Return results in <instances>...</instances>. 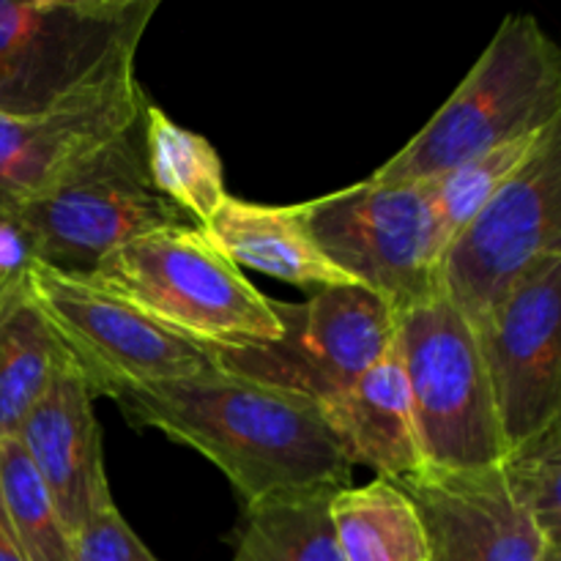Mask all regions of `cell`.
Masks as SVG:
<instances>
[{
  "label": "cell",
  "mask_w": 561,
  "mask_h": 561,
  "mask_svg": "<svg viewBox=\"0 0 561 561\" xmlns=\"http://www.w3.org/2000/svg\"><path fill=\"white\" fill-rule=\"evenodd\" d=\"M93 403L96 394L66 356L47 394L16 433L71 535L93 515L115 507Z\"/></svg>",
  "instance_id": "cell-14"
},
{
  "label": "cell",
  "mask_w": 561,
  "mask_h": 561,
  "mask_svg": "<svg viewBox=\"0 0 561 561\" xmlns=\"http://www.w3.org/2000/svg\"><path fill=\"white\" fill-rule=\"evenodd\" d=\"M75 561H159L135 535L118 507L93 515L75 531Z\"/></svg>",
  "instance_id": "cell-24"
},
{
  "label": "cell",
  "mask_w": 561,
  "mask_h": 561,
  "mask_svg": "<svg viewBox=\"0 0 561 561\" xmlns=\"http://www.w3.org/2000/svg\"><path fill=\"white\" fill-rule=\"evenodd\" d=\"M107 400L131 425L164 433L211 460L247 513L351 485L354 466L321 405L290 389L219 367L181 381L115 389Z\"/></svg>",
  "instance_id": "cell-1"
},
{
  "label": "cell",
  "mask_w": 561,
  "mask_h": 561,
  "mask_svg": "<svg viewBox=\"0 0 561 561\" xmlns=\"http://www.w3.org/2000/svg\"><path fill=\"white\" fill-rule=\"evenodd\" d=\"M140 126L153 190L181 208L195 228L203 230L217 208L228 201L225 168L217 148L197 131L175 124L153 102L142 110Z\"/></svg>",
  "instance_id": "cell-17"
},
{
  "label": "cell",
  "mask_w": 561,
  "mask_h": 561,
  "mask_svg": "<svg viewBox=\"0 0 561 561\" xmlns=\"http://www.w3.org/2000/svg\"><path fill=\"white\" fill-rule=\"evenodd\" d=\"M159 0H0V113L69 107L131 80Z\"/></svg>",
  "instance_id": "cell-3"
},
{
  "label": "cell",
  "mask_w": 561,
  "mask_h": 561,
  "mask_svg": "<svg viewBox=\"0 0 561 561\" xmlns=\"http://www.w3.org/2000/svg\"><path fill=\"white\" fill-rule=\"evenodd\" d=\"M403 365L422 458L431 469L474 471L507 455L477 329L444 294L398 312Z\"/></svg>",
  "instance_id": "cell-6"
},
{
  "label": "cell",
  "mask_w": 561,
  "mask_h": 561,
  "mask_svg": "<svg viewBox=\"0 0 561 561\" xmlns=\"http://www.w3.org/2000/svg\"><path fill=\"white\" fill-rule=\"evenodd\" d=\"M474 329L510 453L561 422V255L526 274Z\"/></svg>",
  "instance_id": "cell-11"
},
{
  "label": "cell",
  "mask_w": 561,
  "mask_h": 561,
  "mask_svg": "<svg viewBox=\"0 0 561 561\" xmlns=\"http://www.w3.org/2000/svg\"><path fill=\"white\" fill-rule=\"evenodd\" d=\"M0 561H25L22 551L16 548L14 537H11L9 526H5L3 513H0Z\"/></svg>",
  "instance_id": "cell-26"
},
{
  "label": "cell",
  "mask_w": 561,
  "mask_h": 561,
  "mask_svg": "<svg viewBox=\"0 0 561 561\" xmlns=\"http://www.w3.org/2000/svg\"><path fill=\"white\" fill-rule=\"evenodd\" d=\"M148 102L131 77L99 96L49 113H0V217H14L88 153L135 126Z\"/></svg>",
  "instance_id": "cell-13"
},
{
  "label": "cell",
  "mask_w": 561,
  "mask_h": 561,
  "mask_svg": "<svg viewBox=\"0 0 561 561\" xmlns=\"http://www.w3.org/2000/svg\"><path fill=\"white\" fill-rule=\"evenodd\" d=\"M64 362V348L25 296L0 327V442L16 438Z\"/></svg>",
  "instance_id": "cell-19"
},
{
  "label": "cell",
  "mask_w": 561,
  "mask_h": 561,
  "mask_svg": "<svg viewBox=\"0 0 561 561\" xmlns=\"http://www.w3.org/2000/svg\"><path fill=\"white\" fill-rule=\"evenodd\" d=\"M27 299L96 398L115 389L181 381L219 370V354L102 288L91 277L55 272L33 263Z\"/></svg>",
  "instance_id": "cell-7"
},
{
  "label": "cell",
  "mask_w": 561,
  "mask_h": 561,
  "mask_svg": "<svg viewBox=\"0 0 561 561\" xmlns=\"http://www.w3.org/2000/svg\"><path fill=\"white\" fill-rule=\"evenodd\" d=\"M329 520L345 561H427L420 510L398 482L376 477L343 488L329 504Z\"/></svg>",
  "instance_id": "cell-18"
},
{
  "label": "cell",
  "mask_w": 561,
  "mask_h": 561,
  "mask_svg": "<svg viewBox=\"0 0 561 561\" xmlns=\"http://www.w3.org/2000/svg\"><path fill=\"white\" fill-rule=\"evenodd\" d=\"M561 255V124L529 162L449 241L442 294L480 327L542 261Z\"/></svg>",
  "instance_id": "cell-9"
},
{
  "label": "cell",
  "mask_w": 561,
  "mask_h": 561,
  "mask_svg": "<svg viewBox=\"0 0 561 561\" xmlns=\"http://www.w3.org/2000/svg\"><path fill=\"white\" fill-rule=\"evenodd\" d=\"M283 334L247 351H217L219 367L290 389L318 405L359 381L394 345L398 312L362 285L312 290L301 305L274 301Z\"/></svg>",
  "instance_id": "cell-10"
},
{
  "label": "cell",
  "mask_w": 561,
  "mask_h": 561,
  "mask_svg": "<svg viewBox=\"0 0 561 561\" xmlns=\"http://www.w3.org/2000/svg\"><path fill=\"white\" fill-rule=\"evenodd\" d=\"M561 124V53L531 14H507L453 96L373 181L414 184Z\"/></svg>",
  "instance_id": "cell-2"
},
{
  "label": "cell",
  "mask_w": 561,
  "mask_h": 561,
  "mask_svg": "<svg viewBox=\"0 0 561 561\" xmlns=\"http://www.w3.org/2000/svg\"><path fill=\"white\" fill-rule=\"evenodd\" d=\"M502 474L540 535L561 546V422L510 447Z\"/></svg>",
  "instance_id": "cell-23"
},
{
  "label": "cell",
  "mask_w": 561,
  "mask_h": 561,
  "mask_svg": "<svg viewBox=\"0 0 561 561\" xmlns=\"http://www.w3.org/2000/svg\"><path fill=\"white\" fill-rule=\"evenodd\" d=\"M420 510L427 561H542L548 540L518 504L502 466L431 469L400 480Z\"/></svg>",
  "instance_id": "cell-12"
},
{
  "label": "cell",
  "mask_w": 561,
  "mask_h": 561,
  "mask_svg": "<svg viewBox=\"0 0 561 561\" xmlns=\"http://www.w3.org/2000/svg\"><path fill=\"white\" fill-rule=\"evenodd\" d=\"M321 411L351 466L362 463L392 482L427 469L394 345L359 381L321 403Z\"/></svg>",
  "instance_id": "cell-15"
},
{
  "label": "cell",
  "mask_w": 561,
  "mask_h": 561,
  "mask_svg": "<svg viewBox=\"0 0 561 561\" xmlns=\"http://www.w3.org/2000/svg\"><path fill=\"white\" fill-rule=\"evenodd\" d=\"M542 561H561V546L559 542H548L542 551Z\"/></svg>",
  "instance_id": "cell-27"
},
{
  "label": "cell",
  "mask_w": 561,
  "mask_h": 561,
  "mask_svg": "<svg viewBox=\"0 0 561 561\" xmlns=\"http://www.w3.org/2000/svg\"><path fill=\"white\" fill-rule=\"evenodd\" d=\"M546 131L493 148V151L480 153V157L442 173L438 179L427 181L431 184L433 217H436L444 250L493 201V195L529 162Z\"/></svg>",
  "instance_id": "cell-22"
},
{
  "label": "cell",
  "mask_w": 561,
  "mask_h": 561,
  "mask_svg": "<svg viewBox=\"0 0 561 561\" xmlns=\"http://www.w3.org/2000/svg\"><path fill=\"white\" fill-rule=\"evenodd\" d=\"M36 263L25 230L14 217H0V327L27 296V274Z\"/></svg>",
  "instance_id": "cell-25"
},
{
  "label": "cell",
  "mask_w": 561,
  "mask_h": 561,
  "mask_svg": "<svg viewBox=\"0 0 561 561\" xmlns=\"http://www.w3.org/2000/svg\"><path fill=\"white\" fill-rule=\"evenodd\" d=\"M332 499L316 493L247 513L233 561H345L329 520Z\"/></svg>",
  "instance_id": "cell-21"
},
{
  "label": "cell",
  "mask_w": 561,
  "mask_h": 561,
  "mask_svg": "<svg viewBox=\"0 0 561 561\" xmlns=\"http://www.w3.org/2000/svg\"><path fill=\"white\" fill-rule=\"evenodd\" d=\"M140 118L14 214L36 263L85 277L129 241L159 230L195 228L153 190Z\"/></svg>",
  "instance_id": "cell-5"
},
{
  "label": "cell",
  "mask_w": 561,
  "mask_h": 561,
  "mask_svg": "<svg viewBox=\"0 0 561 561\" xmlns=\"http://www.w3.org/2000/svg\"><path fill=\"white\" fill-rule=\"evenodd\" d=\"M203 236L233 266L255 268L305 290L356 285L321 252L307 228L305 208L263 206L228 195L203 228Z\"/></svg>",
  "instance_id": "cell-16"
},
{
  "label": "cell",
  "mask_w": 561,
  "mask_h": 561,
  "mask_svg": "<svg viewBox=\"0 0 561 561\" xmlns=\"http://www.w3.org/2000/svg\"><path fill=\"white\" fill-rule=\"evenodd\" d=\"M301 208L323 255L394 312L442 294L444 244L427 181L365 179L301 203Z\"/></svg>",
  "instance_id": "cell-8"
},
{
  "label": "cell",
  "mask_w": 561,
  "mask_h": 561,
  "mask_svg": "<svg viewBox=\"0 0 561 561\" xmlns=\"http://www.w3.org/2000/svg\"><path fill=\"white\" fill-rule=\"evenodd\" d=\"M85 277L203 348H261L283 334L274 299L214 250L201 228H170L129 241Z\"/></svg>",
  "instance_id": "cell-4"
},
{
  "label": "cell",
  "mask_w": 561,
  "mask_h": 561,
  "mask_svg": "<svg viewBox=\"0 0 561 561\" xmlns=\"http://www.w3.org/2000/svg\"><path fill=\"white\" fill-rule=\"evenodd\" d=\"M0 513L25 561H75V535L16 438L0 442Z\"/></svg>",
  "instance_id": "cell-20"
}]
</instances>
